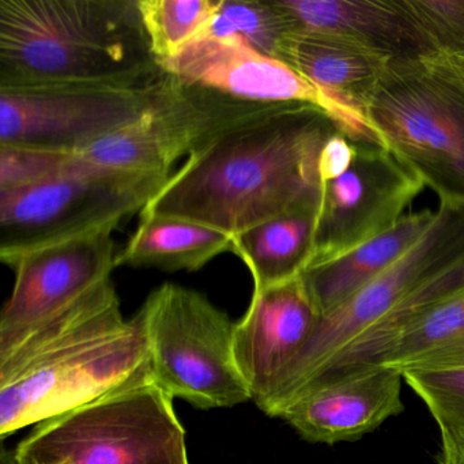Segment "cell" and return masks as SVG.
<instances>
[{"label":"cell","mask_w":464,"mask_h":464,"mask_svg":"<svg viewBox=\"0 0 464 464\" xmlns=\"http://www.w3.org/2000/svg\"><path fill=\"white\" fill-rule=\"evenodd\" d=\"M336 131L314 105H270L192 151L140 216L179 217L236 236L319 203V157Z\"/></svg>","instance_id":"obj_1"},{"label":"cell","mask_w":464,"mask_h":464,"mask_svg":"<svg viewBox=\"0 0 464 464\" xmlns=\"http://www.w3.org/2000/svg\"><path fill=\"white\" fill-rule=\"evenodd\" d=\"M148 382L142 320L124 319L105 282L0 360V436Z\"/></svg>","instance_id":"obj_2"},{"label":"cell","mask_w":464,"mask_h":464,"mask_svg":"<svg viewBox=\"0 0 464 464\" xmlns=\"http://www.w3.org/2000/svg\"><path fill=\"white\" fill-rule=\"evenodd\" d=\"M164 74L138 0H0V89L142 85Z\"/></svg>","instance_id":"obj_3"},{"label":"cell","mask_w":464,"mask_h":464,"mask_svg":"<svg viewBox=\"0 0 464 464\" xmlns=\"http://www.w3.org/2000/svg\"><path fill=\"white\" fill-rule=\"evenodd\" d=\"M365 115L380 145L440 202L464 206V83L445 58L390 62Z\"/></svg>","instance_id":"obj_4"},{"label":"cell","mask_w":464,"mask_h":464,"mask_svg":"<svg viewBox=\"0 0 464 464\" xmlns=\"http://www.w3.org/2000/svg\"><path fill=\"white\" fill-rule=\"evenodd\" d=\"M154 382L126 388L39 423L20 464H188L186 430Z\"/></svg>","instance_id":"obj_5"},{"label":"cell","mask_w":464,"mask_h":464,"mask_svg":"<svg viewBox=\"0 0 464 464\" xmlns=\"http://www.w3.org/2000/svg\"><path fill=\"white\" fill-rule=\"evenodd\" d=\"M74 164L47 180L0 192V259L13 267L24 255L116 227L142 211L169 175L96 167L78 154Z\"/></svg>","instance_id":"obj_6"},{"label":"cell","mask_w":464,"mask_h":464,"mask_svg":"<svg viewBox=\"0 0 464 464\" xmlns=\"http://www.w3.org/2000/svg\"><path fill=\"white\" fill-rule=\"evenodd\" d=\"M138 314L148 338L151 382L170 398L199 409L251 399L233 352L236 323L205 295L165 284Z\"/></svg>","instance_id":"obj_7"},{"label":"cell","mask_w":464,"mask_h":464,"mask_svg":"<svg viewBox=\"0 0 464 464\" xmlns=\"http://www.w3.org/2000/svg\"><path fill=\"white\" fill-rule=\"evenodd\" d=\"M463 256L464 206L440 202L436 221L411 248L346 303L320 317L308 343L293 361L263 411L279 417L347 344L384 319L420 285Z\"/></svg>","instance_id":"obj_8"},{"label":"cell","mask_w":464,"mask_h":464,"mask_svg":"<svg viewBox=\"0 0 464 464\" xmlns=\"http://www.w3.org/2000/svg\"><path fill=\"white\" fill-rule=\"evenodd\" d=\"M175 78L142 85L0 89V145L77 153L148 115Z\"/></svg>","instance_id":"obj_9"},{"label":"cell","mask_w":464,"mask_h":464,"mask_svg":"<svg viewBox=\"0 0 464 464\" xmlns=\"http://www.w3.org/2000/svg\"><path fill=\"white\" fill-rule=\"evenodd\" d=\"M161 69L184 85L252 104H311L324 111L347 137L380 145L365 113L330 96L286 63L263 55L238 37L200 36Z\"/></svg>","instance_id":"obj_10"},{"label":"cell","mask_w":464,"mask_h":464,"mask_svg":"<svg viewBox=\"0 0 464 464\" xmlns=\"http://www.w3.org/2000/svg\"><path fill=\"white\" fill-rule=\"evenodd\" d=\"M267 107L184 85L175 78L172 91L148 115L75 154L96 167L169 175L180 157Z\"/></svg>","instance_id":"obj_11"},{"label":"cell","mask_w":464,"mask_h":464,"mask_svg":"<svg viewBox=\"0 0 464 464\" xmlns=\"http://www.w3.org/2000/svg\"><path fill=\"white\" fill-rule=\"evenodd\" d=\"M116 227L34 249L13 265L15 284L0 314V360L32 334L111 281Z\"/></svg>","instance_id":"obj_12"},{"label":"cell","mask_w":464,"mask_h":464,"mask_svg":"<svg viewBox=\"0 0 464 464\" xmlns=\"http://www.w3.org/2000/svg\"><path fill=\"white\" fill-rule=\"evenodd\" d=\"M423 187L387 149L358 142L349 169L322 183L311 265L346 254L392 227Z\"/></svg>","instance_id":"obj_13"},{"label":"cell","mask_w":464,"mask_h":464,"mask_svg":"<svg viewBox=\"0 0 464 464\" xmlns=\"http://www.w3.org/2000/svg\"><path fill=\"white\" fill-rule=\"evenodd\" d=\"M319 319L301 276L254 292L248 311L236 323L233 352L251 399L260 410L273 398Z\"/></svg>","instance_id":"obj_14"},{"label":"cell","mask_w":464,"mask_h":464,"mask_svg":"<svg viewBox=\"0 0 464 464\" xmlns=\"http://www.w3.org/2000/svg\"><path fill=\"white\" fill-rule=\"evenodd\" d=\"M403 374L385 366L360 369L306 385L281 412L309 442L355 441L401 414Z\"/></svg>","instance_id":"obj_15"},{"label":"cell","mask_w":464,"mask_h":464,"mask_svg":"<svg viewBox=\"0 0 464 464\" xmlns=\"http://www.w3.org/2000/svg\"><path fill=\"white\" fill-rule=\"evenodd\" d=\"M274 4L293 34L341 37L390 62L441 56L406 0H274Z\"/></svg>","instance_id":"obj_16"},{"label":"cell","mask_w":464,"mask_h":464,"mask_svg":"<svg viewBox=\"0 0 464 464\" xmlns=\"http://www.w3.org/2000/svg\"><path fill=\"white\" fill-rule=\"evenodd\" d=\"M436 217L437 208L406 214L392 227L346 254L309 265L301 281L320 317L335 311L384 273L425 235Z\"/></svg>","instance_id":"obj_17"},{"label":"cell","mask_w":464,"mask_h":464,"mask_svg":"<svg viewBox=\"0 0 464 464\" xmlns=\"http://www.w3.org/2000/svg\"><path fill=\"white\" fill-rule=\"evenodd\" d=\"M276 58L324 93L365 113L390 61L331 34L295 32L282 40Z\"/></svg>","instance_id":"obj_18"},{"label":"cell","mask_w":464,"mask_h":464,"mask_svg":"<svg viewBox=\"0 0 464 464\" xmlns=\"http://www.w3.org/2000/svg\"><path fill=\"white\" fill-rule=\"evenodd\" d=\"M319 203H309L233 236L232 252L254 276V292L298 278L314 254Z\"/></svg>","instance_id":"obj_19"},{"label":"cell","mask_w":464,"mask_h":464,"mask_svg":"<svg viewBox=\"0 0 464 464\" xmlns=\"http://www.w3.org/2000/svg\"><path fill=\"white\" fill-rule=\"evenodd\" d=\"M233 236L216 227L170 216H140L115 266L176 273L197 271L211 259L232 251Z\"/></svg>","instance_id":"obj_20"},{"label":"cell","mask_w":464,"mask_h":464,"mask_svg":"<svg viewBox=\"0 0 464 464\" xmlns=\"http://www.w3.org/2000/svg\"><path fill=\"white\" fill-rule=\"evenodd\" d=\"M461 287H464V256L420 285L384 319L347 344L314 382L376 366L380 358L420 317Z\"/></svg>","instance_id":"obj_21"},{"label":"cell","mask_w":464,"mask_h":464,"mask_svg":"<svg viewBox=\"0 0 464 464\" xmlns=\"http://www.w3.org/2000/svg\"><path fill=\"white\" fill-rule=\"evenodd\" d=\"M376 366L401 373L464 368V287L429 309Z\"/></svg>","instance_id":"obj_22"},{"label":"cell","mask_w":464,"mask_h":464,"mask_svg":"<svg viewBox=\"0 0 464 464\" xmlns=\"http://www.w3.org/2000/svg\"><path fill=\"white\" fill-rule=\"evenodd\" d=\"M217 6L218 0H138L143 28L159 64L199 39Z\"/></svg>","instance_id":"obj_23"},{"label":"cell","mask_w":464,"mask_h":464,"mask_svg":"<svg viewBox=\"0 0 464 464\" xmlns=\"http://www.w3.org/2000/svg\"><path fill=\"white\" fill-rule=\"evenodd\" d=\"M292 28L274 0H218L216 14L202 36L238 37L263 55L276 50Z\"/></svg>","instance_id":"obj_24"},{"label":"cell","mask_w":464,"mask_h":464,"mask_svg":"<svg viewBox=\"0 0 464 464\" xmlns=\"http://www.w3.org/2000/svg\"><path fill=\"white\" fill-rule=\"evenodd\" d=\"M401 374L433 415L440 434L464 436V368Z\"/></svg>","instance_id":"obj_25"},{"label":"cell","mask_w":464,"mask_h":464,"mask_svg":"<svg viewBox=\"0 0 464 464\" xmlns=\"http://www.w3.org/2000/svg\"><path fill=\"white\" fill-rule=\"evenodd\" d=\"M77 156L66 151L0 145V192L15 191L64 172Z\"/></svg>","instance_id":"obj_26"},{"label":"cell","mask_w":464,"mask_h":464,"mask_svg":"<svg viewBox=\"0 0 464 464\" xmlns=\"http://www.w3.org/2000/svg\"><path fill=\"white\" fill-rule=\"evenodd\" d=\"M442 58L464 61V0H406Z\"/></svg>","instance_id":"obj_27"},{"label":"cell","mask_w":464,"mask_h":464,"mask_svg":"<svg viewBox=\"0 0 464 464\" xmlns=\"http://www.w3.org/2000/svg\"><path fill=\"white\" fill-rule=\"evenodd\" d=\"M358 140H352L342 131L328 138L319 157L320 181L333 180L349 169L357 154Z\"/></svg>","instance_id":"obj_28"},{"label":"cell","mask_w":464,"mask_h":464,"mask_svg":"<svg viewBox=\"0 0 464 464\" xmlns=\"http://www.w3.org/2000/svg\"><path fill=\"white\" fill-rule=\"evenodd\" d=\"M440 464H464V436L441 434Z\"/></svg>","instance_id":"obj_29"},{"label":"cell","mask_w":464,"mask_h":464,"mask_svg":"<svg viewBox=\"0 0 464 464\" xmlns=\"http://www.w3.org/2000/svg\"><path fill=\"white\" fill-rule=\"evenodd\" d=\"M445 61L450 64V69L453 70L456 75H458L459 80L464 83V61L461 59H447Z\"/></svg>","instance_id":"obj_30"},{"label":"cell","mask_w":464,"mask_h":464,"mask_svg":"<svg viewBox=\"0 0 464 464\" xmlns=\"http://www.w3.org/2000/svg\"><path fill=\"white\" fill-rule=\"evenodd\" d=\"M0 464H20L17 455H15V450H2V455H0Z\"/></svg>","instance_id":"obj_31"}]
</instances>
